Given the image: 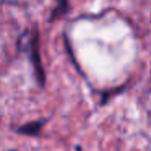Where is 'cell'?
<instances>
[{"instance_id":"cell-4","label":"cell","mask_w":151,"mask_h":151,"mask_svg":"<svg viewBox=\"0 0 151 151\" xmlns=\"http://www.w3.org/2000/svg\"><path fill=\"white\" fill-rule=\"evenodd\" d=\"M10 151H15V150H10Z\"/></svg>"},{"instance_id":"cell-2","label":"cell","mask_w":151,"mask_h":151,"mask_svg":"<svg viewBox=\"0 0 151 151\" xmlns=\"http://www.w3.org/2000/svg\"><path fill=\"white\" fill-rule=\"evenodd\" d=\"M47 119H39V120H31L26 122V124L20 125V127L15 128V132L20 135H24V137H39L42 128L46 127Z\"/></svg>"},{"instance_id":"cell-3","label":"cell","mask_w":151,"mask_h":151,"mask_svg":"<svg viewBox=\"0 0 151 151\" xmlns=\"http://www.w3.org/2000/svg\"><path fill=\"white\" fill-rule=\"evenodd\" d=\"M70 12V0H55V7H54L52 13H50V18L49 21L59 20V18H63L67 13Z\"/></svg>"},{"instance_id":"cell-1","label":"cell","mask_w":151,"mask_h":151,"mask_svg":"<svg viewBox=\"0 0 151 151\" xmlns=\"http://www.w3.org/2000/svg\"><path fill=\"white\" fill-rule=\"evenodd\" d=\"M20 49L28 54L31 65H33V70H34V76H36L41 88H44L46 86V72L42 68V60H41V52H39V31H37L36 26L29 31L28 49H24V47H20Z\"/></svg>"}]
</instances>
